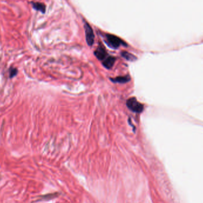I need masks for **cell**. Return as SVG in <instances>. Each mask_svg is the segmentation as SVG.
I'll return each instance as SVG.
<instances>
[{"label":"cell","instance_id":"6da1fadb","mask_svg":"<svg viewBox=\"0 0 203 203\" xmlns=\"http://www.w3.org/2000/svg\"><path fill=\"white\" fill-rule=\"evenodd\" d=\"M105 41L109 47L113 49L118 48L120 46H127V44L123 39L112 34L106 33Z\"/></svg>","mask_w":203,"mask_h":203},{"label":"cell","instance_id":"7a4b0ae2","mask_svg":"<svg viewBox=\"0 0 203 203\" xmlns=\"http://www.w3.org/2000/svg\"><path fill=\"white\" fill-rule=\"evenodd\" d=\"M127 107L133 112L136 113H141L144 110V106L143 104L138 101L136 97H131L128 98L126 102Z\"/></svg>","mask_w":203,"mask_h":203},{"label":"cell","instance_id":"3957f363","mask_svg":"<svg viewBox=\"0 0 203 203\" xmlns=\"http://www.w3.org/2000/svg\"><path fill=\"white\" fill-rule=\"evenodd\" d=\"M84 28L85 31L86 39L88 45L92 46L94 42V34L91 26L86 22H85Z\"/></svg>","mask_w":203,"mask_h":203},{"label":"cell","instance_id":"277c9868","mask_svg":"<svg viewBox=\"0 0 203 203\" xmlns=\"http://www.w3.org/2000/svg\"><path fill=\"white\" fill-rule=\"evenodd\" d=\"M94 54L96 57L99 60L103 61L109 55L107 53L105 48L102 45H99L96 50L94 51Z\"/></svg>","mask_w":203,"mask_h":203},{"label":"cell","instance_id":"5b68a950","mask_svg":"<svg viewBox=\"0 0 203 203\" xmlns=\"http://www.w3.org/2000/svg\"><path fill=\"white\" fill-rule=\"evenodd\" d=\"M115 61H116L115 57H114L113 56H108L103 61L102 64L105 68H106L108 69H110L114 65Z\"/></svg>","mask_w":203,"mask_h":203},{"label":"cell","instance_id":"8992f818","mask_svg":"<svg viewBox=\"0 0 203 203\" xmlns=\"http://www.w3.org/2000/svg\"><path fill=\"white\" fill-rule=\"evenodd\" d=\"M110 80L114 83L125 84L131 81V77L129 75L124 76H118L114 78H110Z\"/></svg>","mask_w":203,"mask_h":203},{"label":"cell","instance_id":"52a82bcc","mask_svg":"<svg viewBox=\"0 0 203 203\" xmlns=\"http://www.w3.org/2000/svg\"><path fill=\"white\" fill-rule=\"evenodd\" d=\"M121 56L122 57L125 58L128 61H134L135 60H137V57L135 56L134 55H133L131 53H130L127 51H122L121 53Z\"/></svg>","mask_w":203,"mask_h":203},{"label":"cell","instance_id":"ba28073f","mask_svg":"<svg viewBox=\"0 0 203 203\" xmlns=\"http://www.w3.org/2000/svg\"><path fill=\"white\" fill-rule=\"evenodd\" d=\"M32 4L34 8H35L36 10L40 11L43 13L45 12L46 6L44 4L41 2H32Z\"/></svg>","mask_w":203,"mask_h":203},{"label":"cell","instance_id":"9c48e42d","mask_svg":"<svg viewBox=\"0 0 203 203\" xmlns=\"http://www.w3.org/2000/svg\"><path fill=\"white\" fill-rule=\"evenodd\" d=\"M17 70L16 69H13L10 72V76L11 77L14 76V75H16L17 74Z\"/></svg>","mask_w":203,"mask_h":203}]
</instances>
